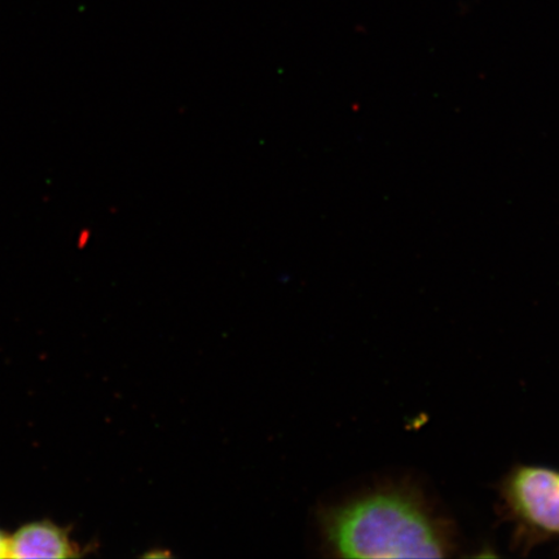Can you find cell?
I'll return each mask as SVG.
<instances>
[{"label": "cell", "mask_w": 559, "mask_h": 559, "mask_svg": "<svg viewBox=\"0 0 559 559\" xmlns=\"http://www.w3.org/2000/svg\"><path fill=\"white\" fill-rule=\"evenodd\" d=\"M81 550L67 530L48 521L33 522L10 537V558H75Z\"/></svg>", "instance_id": "3"}, {"label": "cell", "mask_w": 559, "mask_h": 559, "mask_svg": "<svg viewBox=\"0 0 559 559\" xmlns=\"http://www.w3.org/2000/svg\"><path fill=\"white\" fill-rule=\"evenodd\" d=\"M328 548L342 558H444L456 535L415 487L388 485L326 509Z\"/></svg>", "instance_id": "1"}, {"label": "cell", "mask_w": 559, "mask_h": 559, "mask_svg": "<svg viewBox=\"0 0 559 559\" xmlns=\"http://www.w3.org/2000/svg\"><path fill=\"white\" fill-rule=\"evenodd\" d=\"M0 558H10V537L0 531Z\"/></svg>", "instance_id": "4"}, {"label": "cell", "mask_w": 559, "mask_h": 559, "mask_svg": "<svg viewBox=\"0 0 559 559\" xmlns=\"http://www.w3.org/2000/svg\"><path fill=\"white\" fill-rule=\"evenodd\" d=\"M502 510L515 524V539L524 548L559 536V472L519 465L500 485Z\"/></svg>", "instance_id": "2"}]
</instances>
